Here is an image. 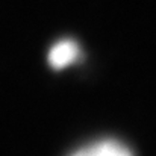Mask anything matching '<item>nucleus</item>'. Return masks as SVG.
I'll return each mask as SVG.
<instances>
[{"label": "nucleus", "mask_w": 156, "mask_h": 156, "mask_svg": "<svg viewBox=\"0 0 156 156\" xmlns=\"http://www.w3.org/2000/svg\"><path fill=\"white\" fill-rule=\"evenodd\" d=\"M73 156H133V155L120 141L103 140V141L90 144V146L77 150Z\"/></svg>", "instance_id": "obj_2"}, {"label": "nucleus", "mask_w": 156, "mask_h": 156, "mask_svg": "<svg viewBox=\"0 0 156 156\" xmlns=\"http://www.w3.org/2000/svg\"><path fill=\"white\" fill-rule=\"evenodd\" d=\"M80 55V49L77 43L71 40H62L56 43L49 52V64L55 70H62L68 65H71Z\"/></svg>", "instance_id": "obj_1"}]
</instances>
